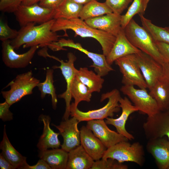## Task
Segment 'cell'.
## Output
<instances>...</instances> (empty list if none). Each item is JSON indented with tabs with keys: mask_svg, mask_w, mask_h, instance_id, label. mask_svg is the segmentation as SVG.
Returning a JSON list of instances; mask_svg holds the SVG:
<instances>
[{
	"mask_svg": "<svg viewBox=\"0 0 169 169\" xmlns=\"http://www.w3.org/2000/svg\"><path fill=\"white\" fill-rule=\"evenodd\" d=\"M168 169H169V167H168Z\"/></svg>",
	"mask_w": 169,
	"mask_h": 169,
	"instance_id": "c3c4849f",
	"label": "cell"
},
{
	"mask_svg": "<svg viewBox=\"0 0 169 169\" xmlns=\"http://www.w3.org/2000/svg\"><path fill=\"white\" fill-rule=\"evenodd\" d=\"M24 169H51L47 163L42 159H40L36 164L30 166L28 164Z\"/></svg>",
	"mask_w": 169,
	"mask_h": 169,
	"instance_id": "60d3db41",
	"label": "cell"
},
{
	"mask_svg": "<svg viewBox=\"0 0 169 169\" xmlns=\"http://www.w3.org/2000/svg\"><path fill=\"white\" fill-rule=\"evenodd\" d=\"M86 126L92 131L107 148L120 142L129 140L117 132L109 129L104 120L89 121Z\"/></svg>",
	"mask_w": 169,
	"mask_h": 169,
	"instance_id": "2e32d148",
	"label": "cell"
},
{
	"mask_svg": "<svg viewBox=\"0 0 169 169\" xmlns=\"http://www.w3.org/2000/svg\"><path fill=\"white\" fill-rule=\"evenodd\" d=\"M11 40L2 42V58L5 64L8 67L13 69L24 68L28 66L31 60L38 45L30 47L26 52L22 54L16 53L11 45Z\"/></svg>",
	"mask_w": 169,
	"mask_h": 169,
	"instance_id": "7c38bea8",
	"label": "cell"
},
{
	"mask_svg": "<svg viewBox=\"0 0 169 169\" xmlns=\"http://www.w3.org/2000/svg\"><path fill=\"white\" fill-rule=\"evenodd\" d=\"M48 47L53 51L66 50L64 47H68L77 49L85 54L92 61L90 67L94 68L95 73L102 77L107 75L110 71L114 70L107 62L106 56L103 54L90 52L83 48L78 43H75L70 39L61 38L56 42L49 44Z\"/></svg>",
	"mask_w": 169,
	"mask_h": 169,
	"instance_id": "52a82bcc",
	"label": "cell"
},
{
	"mask_svg": "<svg viewBox=\"0 0 169 169\" xmlns=\"http://www.w3.org/2000/svg\"><path fill=\"white\" fill-rule=\"evenodd\" d=\"M66 0H41L38 4L40 6L55 10L60 6Z\"/></svg>",
	"mask_w": 169,
	"mask_h": 169,
	"instance_id": "ab89813d",
	"label": "cell"
},
{
	"mask_svg": "<svg viewBox=\"0 0 169 169\" xmlns=\"http://www.w3.org/2000/svg\"><path fill=\"white\" fill-rule=\"evenodd\" d=\"M120 92L117 89L103 94L101 95L100 101L108 99L107 103L100 109L83 112L79 110L72 104L70 107V115L76 118L79 122L83 121H89L93 120H104L113 116L114 113L118 112L120 107L119 100L121 98Z\"/></svg>",
	"mask_w": 169,
	"mask_h": 169,
	"instance_id": "277c9868",
	"label": "cell"
},
{
	"mask_svg": "<svg viewBox=\"0 0 169 169\" xmlns=\"http://www.w3.org/2000/svg\"><path fill=\"white\" fill-rule=\"evenodd\" d=\"M155 42L164 63L169 62V44L160 41Z\"/></svg>",
	"mask_w": 169,
	"mask_h": 169,
	"instance_id": "f35d334b",
	"label": "cell"
},
{
	"mask_svg": "<svg viewBox=\"0 0 169 169\" xmlns=\"http://www.w3.org/2000/svg\"></svg>",
	"mask_w": 169,
	"mask_h": 169,
	"instance_id": "681fc988",
	"label": "cell"
},
{
	"mask_svg": "<svg viewBox=\"0 0 169 169\" xmlns=\"http://www.w3.org/2000/svg\"><path fill=\"white\" fill-rule=\"evenodd\" d=\"M11 106L6 101L0 104V118L4 121L13 119V114L9 110Z\"/></svg>",
	"mask_w": 169,
	"mask_h": 169,
	"instance_id": "74e56055",
	"label": "cell"
},
{
	"mask_svg": "<svg viewBox=\"0 0 169 169\" xmlns=\"http://www.w3.org/2000/svg\"><path fill=\"white\" fill-rule=\"evenodd\" d=\"M112 11L106 3L93 0L84 5L80 11L79 18L85 20L112 13Z\"/></svg>",
	"mask_w": 169,
	"mask_h": 169,
	"instance_id": "83f0119b",
	"label": "cell"
},
{
	"mask_svg": "<svg viewBox=\"0 0 169 169\" xmlns=\"http://www.w3.org/2000/svg\"><path fill=\"white\" fill-rule=\"evenodd\" d=\"M126 165L116 160L109 158L95 161L91 169H127Z\"/></svg>",
	"mask_w": 169,
	"mask_h": 169,
	"instance_id": "836d02e7",
	"label": "cell"
},
{
	"mask_svg": "<svg viewBox=\"0 0 169 169\" xmlns=\"http://www.w3.org/2000/svg\"><path fill=\"white\" fill-rule=\"evenodd\" d=\"M1 154L11 164L15 169H24L28 164L26 157L23 156L13 146L6 133V125L4 126L3 137L0 145Z\"/></svg>",
	"mask_w": 169,
	"mask_h": 169,
	"instance_id": "603a6c76",
	"label": "cell"
},
{
	"mask_svg": "<svg viewBox=\"0 0 169 169\" xmlns=\"http://www.w3.org/2000/svg\"><path fill=\"white\" fill-rule=\"evenodd\" d=\"M133 0H106L105 3L113 13L121 15Z\"/></svg>",
	"mask_w": 169,
	"mask_h": 169,
	"instance_id": "d590c367",
	"label": "cell"
},
{
	"mask_svg": "<svg viewBox=\"0 0 169 169\" xmlns=\"http://www.w3.org/2000/svg\"><path fill=\"white\" fill-rule=\"evenodd\" d=\"M55 20L53 19L38 25L32 23L21 27L17 37L11 40V45L15 49L22 45L24 48L36 45L48 47L51 43L59 40V36L51 30Z\"/></svg>",
	"mask_w": 169,
	"mask_h": 169,
	"instance_id": "6da1fadb",
	"label": "cell"
},
{
	"mask_svg": "<svg viewBox=\"0 0 169 169\" xmlns=\"http://www.w3.org/2000/svg\"><path fill=\"white\" fill-rule=\"evenodd\" d=\"M123 29L126 37L133 45L161 65L164 63L155 41L143 27L140 26L132 18Z\"/></svg>",
	"mask_w": 169,
	"mask_h": 169,
	"instance_id": "3957f363",
	"label": "cell"
},
{
	"mask_svg": "<svg viewBox=\"0 0 169 169\" xmlns=\"http://www.w3.org/2000/svg\"><path fill=\"white\" fill-rule=\"evenodd\" d=\"M142 26L150 34L155 41H160L169 44V26L162 27L153 24L151 21L142 14H139Z\"/></svg>",
	"mask_w": 169,
	"mask_h": 169,
	"instance_id": "f1b7e54d",
	"label": "cell"
},
{
	"mask_svg": "<svg viewBox=\"0 0 169 169\" xmlns=\"http://www.w3.org/2000/svg\"><path fill=\"white\" fill-rule=\"evenodd\" d=\"M150 0H143L142 5L144 11L145 12Z\"/></svg>",
	"mask_w": 169,
	"mask_h": 169,
	"instance_id": "bcb514c9",
	"label": "cell"
},
{
	"mask_svg": "<svg viewBox=\"0 0 169 169\" xmlns=\"http://www.w3.org/2000/svg\"><path fill=\"white\" fill-rule=\"evenodd\" d=\"M94 161L80 145L68 152L66 169H91Z\"/></svg>",
	"mask_w": 169,
	"mask_h": 169,
	"instance_id": "cb8c5ba5",
	"label": "cell"
},
{
	"mask_svg": "<svg viewBox=\"0 0 169 169\" xmlns=\"http://www.w3.org/2000/svg\"><path fill=\"white\" fill-rule=\"evenodd\" d=\"M21 3V0H0V10L3 12L14 13Z\"/></svg>",
	"mask_w": 169,
	"mask_h": 169,
	"instance_id": "8d00e7d4",
	"label": "cell"
},
{
	"mask_svg": "<svg viewBox=\"0 0 169 169\" xmlns=\"http://www.w3.org/2000/svg\"><path fill=\"white\" fill-rule=\"evenodd\" d=\"M167 111H168L169 113V109L167 110Z\"/></svg>",
	"mask_w": 169,
	"mask_h": 169,
	"instance_id": "7dc6e473",
	"label": "cell"
},
{
	"mask_svg": "<svg viewBox=\"0 0 169 169\" xmlns=\"http://www.w3.org/2000/svg\"><path fill=\"white\" fill-rule=\"evenodd\" d=\"M76 3L79 4L84 5L93 0H73Z\"/></svg>",
	"mask_w": 169,
	"mask_h": 169,
	"instance_id": "f6af8a7d",
	"label": "cell"
},
{
	"mask_svg": "<svg viewBox=\"0 0 169 169\" xmlns=\"http://www.w3.org/2000/svg\"><path fill=\"white\" fill-rule=\"evenodd\" d=\"M109 158L120 163L130 161L142 166L145 161L144 147L139 142L131 144L128 141H121L107 148L102 159Z\"/></svg>",
	"mask_w": 169,
	"mask_h": 169,
	"instance_id": "5b68a950",
	"label": "cell"
},
{
	"mask_svg": "<svg viewBox=\"0 0 169 169\" xmlns=\"http://www.w3.org/2000/svg\"><path fill=\"white\" fill-rule=\"evenodd\" d=\"M80 145L95 161L102 158L107 148L86 126L80 129Z\"/></svg>",
	"mask_w": 169,
	"mask_h": 169,
	"instance_id": "d6986e66",
	"label": "cell"
},
{
	"mask_svg": "<svg viewBox=\"0 0 169 169\" xmlns=\"http://www.w3.org/2000/svg\"><path fill=\"white\" fill-rule=\"evenodd\" d=\"M120 107L122 112L117 118L107 117L105 121L107 125H111L116 128L117 132L131 140L134 139L133 135L128 132L125 129V124L129 116L132 113L138 111V109L132 105L129 99L125 96L121 97L119 100Z\"/></svg>",
	"mask_w": 169,
	"mask_h": 169,
	"instance_id": "ac0fdd59",
	"label": "cell"
},
{
	"mask_svg": "<svg viewBox=\"0 0 169 169\" xmlns=\"http://www.w3.org/2000/svg\"><path fill=\"white\" fill-rule=\"evenodd\" d=\"M138 65L149 90L163 75L162 65L147 54H136Z\"/></svg>",
	"mask_w": 169,
	"mask_h": 169,
	"instance_id": "5bb4252c",
	"label": "cell"
},
{
	"mask_svg": "<svg viewBox=\"0 0 169 169\" xmlns=\"http://www.w3.org/2000/svg\"><path fill=\"white\" fill-rule=\"evenodd\" d=\"M54 72L53 69H47L45 81L43 82H40L37 87L40 92V96L42 99L44 98L47 94L51 95L52 106L53 108L55 109L57 108L58 100L54 84Z\"/></svg>",
	"mask_w": 169,
	"mask_h": 169,
	"instance_id": "4dcf8cb0",
	"label": "cell"
},
{
	"mask_svg": "<svg viewBox=\"0 0 169 169\" xmlns=\"http://www.w3.org/2000/svg\"><path fill=\"white\" fill-rule=\"evenodd\" d=\"M54 10L43 7L38 3L29 6L21 4L14 13L21 27L30 23L41 24L54 19Z\"/></svg>",
	"mask_w": 169,
	"mask_h": 169,
	"instance_id": "8fae6325",
	"label": "cell"
},
{
	"mask_svg": "<svg viewBox=\"0 0 169 169\" xmlns=\"http://www.w3.org/2000/svg\"><path fill=\"white\" fill-rule=\"evenodd\" d=\"M40 80L33 76L31 71L18 74L6 87H10L8 91H2L3 98L11 106L24 96L33 93V89L37 87Z\"/></svg>",
	"mask_w": 169,
	"mask_h": 169,
	"instance_id": "8992f818",
	"label": "cell"
},
{
	"mask_svg": "<svg viewBox=\"0 0 169 169\" xmlns=\"http://www.w3.org/2000/svg\"><path fill=\"white\" fill-rule=\"evenodd\" d=\"M120 90L128 97L138 111L148 116H152L160 111L156 101L146 89H137L133 85H123Z\"/></svg>",
	"mask_w": 169,
	"mask_h": 169,
	"instance_id": "30bf717a",
	"label": "cell"
},
{
	"mask_svg": "<svg viewBox=\"0 0 169 169\" xmlns=\"http://www.w3.org/2000/svg\"><path fill=\"white\" fill-rule=\"evenodd\" d=\"M143 127L148 140L166 136L169 140V113L160 111L148 116Z\"/></svg>",
	"mask_w": 169,
	"mask_h": 169,
	"instance_id": "4fadbf2b",
	"label": "cell"
},
{
	"mask_svg": "<svg viewBox=\"0 0 169 169\" xmlns=\"http://www.w3.org/2000/svg\"><path fill=\"white\" fill-rule=\"evenodd\" d=\"M122 74L124 85H136L140 88H148L137 61L136 54L128 55L115 61Z\"/></svg>",
	"mask_w": 169,
	"mask_h": 169,
	"instance_id": "ba28073f",
	"label": "cell"
},
{
	"mask_svg": "<svg viewBox=\"0 0 169 169\" xmlns=\"http://www.w3.org/2000/svg\"><path fill=\"white\" fill-rule=\"evenodd\" d=\"M83 5L73 0H66L59 8L54 10V19H71L79 18Z\"/></svg>",
	"mask_w": 169,
	"mask_h": 169,
	"instance_id": "f546056e",
	"label": "cell"
},
{
	"mask_svg": "<svg viewBox=\"0 0 169 169\" xmlns=\"http://www.w3.org/2000/svg\"><path fill=\"white\" fill-rule=\"evenodd\" d=\"M44 125L43 131L37 144L40 151H43L48 149L59 148L60 142L58 136L59 133L54 132L50 126L51 118L49 116L41 115L39 117Z\"/></svg>",
	"mask_w": 169,
	"mask_h": 169,
	"instance_id": "7402d4cb",
	"label": "cell"
},
{
	"mask_svg": "<svg viewBox=\"0 0 169 169\" xmlns=\"http://www.w3.org/2000/svg\"><path fill=\"white\" fill-rule=\"evenodd\" d=\"M74 32L75 35L82 38L89 37L96 39L100 44L103 54L107 56L111 50L116 37L105 32L94 28L79 18L71 19L58 18L55 19L52 28L54 32L63 30L64 36H67V30Z\"/></svg>",
	"mask_w": 169,
	"mask_h": 169,
	"instance_id": "7a4b0ae2",
	"label": "cell"
},
{
	"mask_svg": "<svg viewBox=\"0 0 169 169\" xmlns=\"http://www.w3.org/2000/svg\"><path fill=\"white\" fill-rule=\"evenodd\" d=\"M141 51L133 45L127 38L124 29L121 28L116 36L113 47L106 57L107 63L110 65L117 59L132 54H136Z\"/></svg>",
	"mask_w": 169,
	"mask_h": 169,
	"instance_id": "44dd1931",
	"label": "cell"
},
{
	"mask_svg": "<svg viewBox=\"0 0 169 169\" xmlns=\"http://www.w3.org/2000/svg\"><path fill=\"white\" fill-rule=\"evenodd\" d=\"M78 120L75 117L61 122L58 125H53L63 138L61 148L68 152L80 145V132L78 129Z\"/></svg>",
	"mask_w": 169,
	"mask_h": 169,
	"instance_id": "9a60e30c",
	"label": "cell"
},
{
	"mask_svg": "<svg viewBox=\"0 0 169 169\" xmlns=\"http://www.w3.org/2000/svg\"><path fill=\"white\" fill-rule=\"evenodd\" d=\"M21 4L29 6L39 3L41 0H21Z\"/></svg>",
	"mask_w": 169,
	"mask_h": 169,
	"instance_id": "ee69618b",
	"label": "cell"
},
{
	"mask_svg": "<svg viewBox=\"0 0 169 169\" xmlns=\"http://www.w3.org/2000/svg\"><path fill=\"white\" fill-rule=\"evenodd\" d=\"M121 15L111 13L87 19L85 22L90 27L100 30L115 37L122 28Z\"/></svg>",
	"mask_w": 169,
	"mask_h": 169,
	"instance_id": "ffe728a7",
	"label": "cell"
},
{
	"mask_svg": "<svg viewBox=\"0 0 169 169\" xmlns=\"http://www.w3.org/2000/svg\"><path fill=\"white\" fill-rule=\"evenodd\" d=\"M75 77L87 86L92 93H100L104 82L102 77L86 67H80L78 69Z\"/></svg>",
	"mask_w": 169,
	"mask_h": 169,
	"instance_id": "4316f807",
	"label": "cell"
},
{
	"mask_svg": "<svg viewBox=\"0 0 169 169\" xmlns=\"http://www.w3.org/2000/svg\"><path fill=\"white\" fill-rule=\"evenodd\" d=\"M0 167L1 169H15V168L1 153Z\"/></svg>",
	"mask_w": 169,
	"mask_h": 169,
	"instance_id": "b9f144b4",
	"label": "cell"
},
{
	"mask_svg": "<svg viewBox=\"0 0 169 169\" xmlns=\"http://www.w3.org/2000/svg\"><path fill=\"white\" fill-rule=\"evenodd\" d=\"M149 94L156 101L160 111L169 109V83L163 77L149 90Z\"/></svg>",
	"mask_w": 169,
	"mask_h": 169,
	"instance_id": "d4e9b609",
	"label": "cell"
},
{
	"mask_svg": "<svg viewBox=\"0 0 169 169\" xmlns=\"http://www.w3.org/2000/svg\"><path fill=\"white\" fill-rule=\"evenodd\" d=\"M166 136L149 139L146 145L147 151L155 159L160 169L169 167V140Z\"/></svg>",
	"mask_w": 169,
	"mask_h": 169,
	"instance_id": "e0dca14e",
	"label": "cell"
},
{
	"mask_svg": "<svg viewBox=\"0 0 169 169\" xmlns=\"http://www.w3.org/2000/svg\"><path fill=\"white\" fill-rule=\"evenodd\" d=\"M18 34V31L11 28L7 22L0 18V40L2 42L13 39L17 37Z\"/></svg>",
	"mask_w": 169,
	"mask_h": 169,
	"instance_id": "e575fe53",
	"label": "cell"
},
{
	"mask_svg": "<svg viewBox=\"0 0 169 169\" xmlns=\"http://www.w3.org/2000/svg\"><path fill=\"white\" fill-rule=\"evenodd\" d=\"M91 93L85 85L77 79H74L71 90L72 98L74 100L72 103L75 107H77L79 104L82 101L90 102L92 96Z\"/></svg>",
	"mask_w": 169,
	"mask_h": 169,
	"instance_id": "1f68e13d",
	"label": "cell"
},
{
	"mask_svg": "<svg viewBox=\"0 0 169 169\" xmlns=\"http://www.w3.org/2000/svg\"><path fill=\"white\" fill-rule=\"evenodd\" d=\"M143 0H133L126 13L121 16V27L124 29L133 17L137 14H144Z\"/></svg>",
	"mask_w": 169,
	"mask_h": 169,
	"instance_id": "d6a6232c",
	"label": "cell"
},
{
	"mask_svg": "<svg viewBox=\"0 0 169 169\" xmlns=\"http://www.w3.org/2000/svg\"><path fill=\"white\" fill-rule=\"evenodd\" d=\"M68 60L64 62L58 58L50 55L47 52L45 54V57L52 58L59 61L60 65L59 66H55L53 67V69H59L61 71L66 83V89L63 93L58 95V97L64 99L65 104V110L63 118L64 120L69 119L70 115V102L72 97L71 95V90L73 81L75 78L77 69L74 66V63L76 60L75 55L72 52L67 54Z\"/></svg>",
	"mask_w": 169,
	"mask_h": 169,
	"instance_id": "9c48e42d",
	"label": "cell"
},
{
	"mask_svg": "<svg viewBox=\"0 0 169 169\" xmlns=\"http://www.w3.org/2000/svg\"><path fill=\"white\" fill-rule=\"evenodd\" d=\"M162 76L169 83V62L164 63L162 65Z\"/></svg>",
	"mask_w": 169,
	"mask_h": 169,
	"instance_id": "7bdbcfd3",
	"label": "cell"
},
{
	"mask_svg": "<svg viewBox=\"0 0 169 169\" xmlns=\"http://www.w3.org/2000/svg\"><path fill=\"white\" fill-rule=\"evenodd\" d=\"M38 156L45 161L51 169H66L68 152L62 148L40 151Z\"/></svg>",
	"mask_w": 169,
	"mask_h": 169,
	"instance_id": "484cf974",
	"label": "cell"
}]
</instances>
